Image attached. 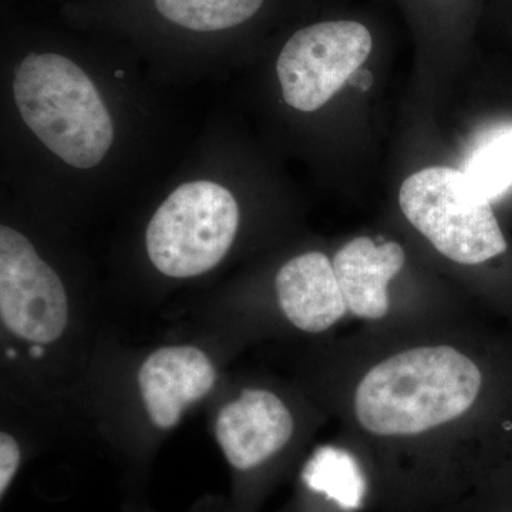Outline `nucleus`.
I'll use <instances>...</instances> for the list:
<instances>
[{
    "instance_id": "obj_5",
    "label": "nucleus",
    "mask_w": 512,
    "mask_h": 512,
    "mask_svg": "<svg viewBox=\"0 0 512 512\" xmlns=\"http://www.w3.org/2000/svg\"><path fill=\"white\" fill-rule=\"evenodd\" d=\"M266 0H67L64 12L87 25L164 46H218L262 12Z\"/></svg>"
},
{
    "instance_id": "obj_14",
    "label": "nucleus",
    "mask_w": 512,
    "mask_h": 512,
    "mask_svg": "<svg viewBox=\"0 0 512 512\" xmlns=\"http://www.w3.org/2000/svg\"><path fill=\"white\" fill-rule=\"evenodd\" d=\"M20 451L18 443L8 433L0 434V494H5L16 471H18Z\"/></svg>"
},
{
    "instance_id": "obj_8",
    "label": "nucleus",
    "mask_w": 512,
    "mask_h": 512,
    "mask_svg": "<svg viewBox=\"0 0 512 512\" xmlns=\"http://www.w3.org/2000/svg\"><path fill=\"white\" fill-rule=\"evenodd\" d=\"M293 419L288 407L268 390L247 389L222 407L215 424L218 443L238 470L259 466L291 440Z\"/></svg>"
},
{
    "instance_id": "obj_10",
    "label": "nucleus",
    "mask_w": 512,
    "mask_h": 512,
    "mask_svg": "<svg viewBox=\"0 0 512 512\" xmlns=\"http://www.w3.org/2000/svg\"><path fill=\"white\" fill-rule=\"evenodd\" d=\"M276 292L286 318L303 332H325L348 311L333 262L322 252L286 262L276 275Z\"/></svg>"
},
{
    "instance_id": "obj_17",
    "label": "nucleus",
    "mask_w": 512,
    "mask_h": 512,
    "mask_svg": "<svg viewBox=\"0 0 512 512\" xmlns=\"http://www.w3.org/2000/svg\"><path fill=\"white\" fill-rule=\"evenodd\" d=\"M15 356H16L15 350L9 349L8 357H15Z\"/></svg>"
},
{
    "instance_id": "obj_9",
    "label": "nucleus",
    "mask_w": 512,
    "mask_h": 512,
    "mask_svg": "<svg viewBox=\"0 0 512 512\" xmlns=\"http://www.w3.org/2000/svg\"><path fill=\"white\" fill-rule=\"evenodd\" d=\"M214 366L201 350L173 346L148 356L140 369L141 393L158 429H171L185 407L207 396L214 386Z\"/></svg>"
},
{
    "instance_id": "obj_12",
    "label": "nucleus",
    "mask_w": 512,
    "mask_h": 512,
    "mask_svg": "<svg viewBox=\"0 0 512 512\" xmlns=\"http://www.w3.org/2000/svg\"><path fill=\"white\" fill-rule=\"evenodd\" d=\"M303 481L316 493L325 494L346 510L359 508L366 485L355 458L335 447L316 450L303 470Z\"/></svg>"
},
{
    "instance_id": "obj_3",
    "label": "nucleus",
    "mask_w": 512,
    "mask_h": 512,
    "mask_svg": "<svg viewBox=\"0 0 512 512\" xmlns=\"http://www.w3.org/2000/svg\"><path fill=\"white\" fill-rule=\"evenodd\" d=\"M238 227V202L227 187L190 181L175 188L148 222L147 254L161 274L194 278L220 264Z\"/></svg>"
},
{
    "instance_id": "obj_1",
    "label": "nucleus",
    "mask_w": 512,
    "mask_h": 512,
    "mask_svg": "<svg viewBox=\"0 0 512 512\" xmlns=\"http://www.w3.org/2000/svg\"><path fill=\"white\" fill-rule=\"evenodd\" d=\"M483 375L451 346H420L370 369L355 393L360 426L375 436H416L458 419L476 403Z\"/></svg>"
},
{
    "instance_id": "obj_13",
    "label": "nucleus",
    "mask_w": 512,
    "mask_h": 512,
    "mask_svg": "<svg viewBox=\"0 0 512 512\" xmlns=\"http://www.w3.org/2000/svg\"><path fill=\"white\" fill-rule=\"evenodd\" d=\"M468 184L491 201L512 185V127L498 131L474 151L467 161Z\"/></svg>"
},
{
    "instance_id": "obj_15",
    "label": "nucleus",
    "mask_w": 512,
    "mask_h": 512,
    "mask_svg": "<svg viewBox=\"0 0 512 512\" xmlns=\"http://www.w3.org/2000/svg\"><path fill=\"white\" fill-rule=\"evenodd\" d=\"M350 83L353 84V86L360 87V89H367V87L370 86V83H372V74L369 72H366V70H357V72L352 74V77H350Z\"/></svg>"
},
{
    "instance_id": "obj_4",
    "label": "nucleus",
    "mask_w": 512,
    "mask_h": 512,
    "mask_svg": "<svg viewBox=\"0 0 512 512\" xmlns=\"http://www.w3.org/2000/svg\"><path fill=\"white\" fill-rule=\"evenodd\" d=\"M399 204L410 224L457 264H484L507 251L490 201L470 187L463 171L430 167L410 175Z\"/></svg>"
},
{
    "instance_id": "obj_16",
    "label": "nucleus",
    "mask_w": 512,
    "mask_h": 512,
    "mask_svg": "<svg viewBox=\"0 0 512 512\" xmlns=\"http://www.w3.org/2000/svg\"><path fill=\"white\" fill-rule=\"evenodd\" d=\"M30 352H32V356L33 357H40L43 355V349L40 348V345H36L33 346L32 350H30Z\"/></svg>"
},
{
    "instance_id": "obj_7",
    "label": "nucleus",
    "mask_w": 512,
    "mask_h": 512,
    "mask_svg": "<svg viewBox=\"0 0 512 512\" xmlns=\"http://www.w3.org/2000/svg\"><path fill=\"white\" fill-rule=\"evenodd\" d=\"M0 315L10 332L37 345L59 339L69 319L59 275L8 225L0 228Z\"/></svg>"
},
{
    "instance_id": "obj_6",
    "label": "nucleus",
    "mask_w": 512,
    "mask_h": 512,
    "mask_svg": "<svg viewBox=\"0 0 512 512\" xmlns=\"http://www.w3.org/2000/svg\"><path fill=\"white\" fill-rule=\"evenodd\" d=\"M372 47L369 29L353 20H328L296 30L276 60L285 103L303 113L319 110L363 66Z\"/></svg>"
},
{
    "instance_id": "obj_11",
    "label": "nucleus",
    "mask_w": 512,
    "mask_h": 512,
    "mask_svg": "<svg viewBox=\"0 0 512 512\" xmlns=\"http://www.w3.org/2000/svg\"><path fill=\"white\" fill-rule=\"evenodd\" d=\"M332 262L348 311L363 319L384 318L390 305L387 286L406 262L402 245H376L359 237L343 245Z\"/></svg>"
},
{
    "instance_id": "obj_2",
    "label": "nucleus",
    "mask_w": 512,
    "mask_h": 512,
    "mask_svg": "<svg viewBox=\"0 0 512 512\" xmlns=\"http://www.w3.org/2000/svg\"><path fill=\"white\" fill-rule=\"evenodd\" d=\"M35 42L13 69L20 119L64 164L92 170L103 163L116 137L109 107L72 56L52 42Z\"/></svg>"
}]
</instances>
